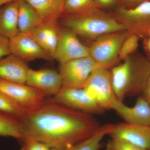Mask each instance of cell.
Wrapping results in <instances>:
<instances>
[{
    "mask_svg": "<svg viewBox=\"0 0 150 150\" xmlns=\"http://www.w3.org/2000/svg\"><path fill=\"white\" fill-rule=\"evenodd\" d=\"M20 121L22 126V139H34L51 148L62 149L87 139L100 127L90 113L50 98L27 110Z\"/></svg>",
    "mask_w": 150,
    "mask_h": 150,
    "instance_id": "1",
    "label": "cell"
},
{
    "mask_svg": "<svg viewBox=\"0 0 150 150\" xmlns=\"http://www.w3.org/2000/svg\"><path fill=\"white\" fill-rule=\"evenodd\" d=\"M62 24L77 35L96 38L112 33L128 30L117 19L108 14L95 10L74 15H63Z\"/></svg>",
    "mask_w": 150,
    "mask_h": 150,
    "instance_id": "2",
    "label": "cell"
},
{
    "mask_svg": "<svg viewBox=\"0 0 150 150\" xmlns=\"http://www.w3.org/2000/svg\"><path fill=\"white\" fill-rule=\"evenodd\" d=\"M110 73L115 96L123 101L126 97L144 91L150 74V64L137 62L130 56L112 67Z\"/></svg>",
    "mask_w": 150,
    "mask_h": 150,
    "instance_id": "3",
    "label": "cell"
},
{
    "mask_svg": "<svg viewBox=\"0 0 150 150\" xmlns=\"http://www.w3.org/2000/svg\"><path fill=\"white\" fill-rule=\"evenodd\" d=\"M130 33L128 30H123L98 38L89 47L90 56L103 68L114 67L119 60L123 41Z\"/></svg>",
    "mask_w": 150,
    "mask_h": 150,
    "instance_id": "4",
    "label": "cell"
},
{
    "mask_svg": "<svg viewBox=\"0 0 150 150\" xmlns=\"http://www.w3.org/2000/svg\"><path fill=\"white\" fill-rule=\"evenodd\" d=\"M89 96L103 110L112 109L118 100L112 87L111 73L108 69L93 70L83 88Z\"/></svg>",
    "mask_w": 150,
    "mask_h": 150,
    "instance_id": "5",
    "label": "cell"
},
{
    "mask_svg": "<svg viewBox=\"0 0 150 150\" xmlns=\"http://www.w3.org/2000/svg\"><path fill=\"white\" fill-rule=\"evenodd\" d=\"M103 68L90 56L60 64L63 86L83 88L92 72Z\"/></svg>",
    "mask_w": 150,
    "mask_h": 150,
    "instance_id": "6",
    "label": "cell"
},
{
    "mask_svg": "<svg viewBox=\"0 0 150 150\" xmlns=\"http://www.w3.org/2000/svg\"><path fill=\"white\" fill-rule=\"evenodd\" d=\"M116 18L128 31L138 35L149 34L150 30V1L140 3L133 8L121 6Z\"/></svg>",
    "mask_w": 150,
    "mask_h": 150,
    "instance_id": "7",
    "label": "cell"
},
{
    "mask_svg": "<svg viewBox=\"0 0 150 150\" xmlns=\"http://www.w3.org/2000/svg\"><path fill=\"white\" fill-rule=\"evenodd\" d=\"M0 92L6 95L27 110L42 103L46 96L42 91L26 84L13 82L1 78Z\"/></svg>",
    "mask_w": 150,
    "mask_h": 150,
    "instance_id": "8",
    "label": "cell"
},
{
    "mask_svg": "<svg viewBox=\"0 0 150 150\" xmlns=\"http://www.w3.org/2000/svg\"><path fill=\"white\" fill-rule=\"evenodd\" d=\"M89 56V48L81 43L74 33L67 28H60L54 60L61 64Z\"/></svg>",
    "mask_w": 150,
    "mask_h": 150,
    "instance_id": "9",
    "label": "cell"
},
{
    "mask_svg": "<svg viewBox=\"0 0 150 150\" xmlns=\"http://www.w3.org/2000/svg\"><path fill=\"white\" fill-rule=\"evenodd\" d=\"M51 100L68 107L89 113H100L104 110L92 99L83 88L62 86Z\"/></svg>",
    "mask_w": 150,
    "mask_h": 150,
    "instance_id": "10",
    "label": "cell"
},
{
    "mask_svg": "<svg viewBox=\"0 0 150 150\" xmlns=\"http://www.w3.org/2000/svg\"><path fill=\"white\" fill-rule=\"evenodd\" d=\"M111 139L126 141L146 150H150V126L130 123L112 124L109 134Z\"/></svg>",
    "mask_w": 150,
    "mask_h": 150,
    "instance_id": "11",
    "label": "cell"
},
{
    "mask_svg": "<svg viewBox=\"0 0 150 150\" xmlns=\"http://www.w3.org/2000/svg\"><path fill=\"white\" fill-rule=\"evenodd\" d=\"M10 47L11 54L25 62L38 59L54 60L32 38L25 33L19 32L10 38Z\"/></svg>",
    "mask_w": 150,
    "mask_h": 150,
    "instance_id": "12",
    "label": "cell"
},
{
    "mask_svg": "<svg viewBox=\"0 0 150 150\" xmlns=\"http://www.w3.org/2000/svg\"><path fill=\"white\" fill-rule=\"evenodd\" d=\"M25 84L39 90L47 96H54L63 86L62 77L59 72L50 69H28Z\"/></svg>",
    "mask_w": 150,
    "mask_h": 150,
    "instance_id": "13",
    "label": "cell"
},
{
    "mask_svg": "<svg viewBox=\"0 0 150 150\" xmlns=\"http://www.w3.org/2000/svg\"><path fill=\"white\" fill-rule=\"evenodd\" d=\"M115 110L126 123L150 126V106L144 97L138 98L134 106L129 107L119 100L112 105Z\"/></svg>",
    "mask_w": 150,
    "mask_h": 150,
    "instance_id": "14",
    "label": "cell"
},
{
    "mask_svg": "<svg viewBox=\"0 0 150 150\" xmlns=\"http://www.w3.org/2000/svg\"><path fill=\"white\" fill-rule=\"evenodd\" d=\"M57 21L43 23L25 33L32 38L54 60L60 29Z\"/></svg>",
    "mask_w": 150,
    "mask_h": 150,
    "instance_id": "15",
    "label": "cell"
},
{
    "mask_svg": "<svg viewBox=\"0 0 150 150\" xmlns=\"http://www.w3.org/2000/svg\"><path fill=\"white\" fill-rule=\"evenodd\" d=\"M29 69L26 62L12 54L0 59V78L5 80L25 84Z\"/></svg>",
    "mask_w": 150,
    "mask_h": 150,
    "instance_id": "16",
    "label": "cell"
},
{
    "mask_svg": "<svg viewBox=\"0 0 150 150\" xmlns=\"http://www.w3.org/2000/svg\"><path fill=\"white\" fill-rule=\"evenodd\" d=\"M18 15V0L0 8V34L10 38L19 33Z\"/></svg>",
    "mask_w": 150,
    "mask_h": 150,
    "instance_id": "17",
    "label": "cell"
},
{
    "mask_svg": "<svg viewBox=\"0 0 150 150\" xmlns=\"http://www.w3.org/2000/svg\"><path fill=\"white\" fill-rule=\"evenodd\" d=\"M32 6L43 23L57 21L63 15L64 0H25Z\"/></svg>",
    "mask_w": 150,
    "mask_h": 150,
    "instance_id": "18",
    "label": "cell"
},
{
    "mask_svg": "<svg viewBox=\"0 0 150 150\" xmlns=\"http://www.w3.org/2000/svg\"><path fill=\"white\" fill-rule=\"evenodd\" d=\"M19 31L26 33L42 23L35 10L25 0H18Z\"/></svg>",
    "mask_w": 150,
    "mask_h": 150,
    "instance_id": "19",
    "label": "cell"
},
{
    "mask_svg": "<svg viewBox=\"0 0 150 150\" xmlns=\"http://www.w3.org/2000/svg\"><path fill=\"white\" fill-rule=\"evenodd\" d=\"M112 126L111 124L100 126L98 130L90 137L63 150H99L101 147L102 140L105 136L110 134Z\"/></svg>",
    "mask_w": 150,
    "mask_h": 150,
    "instance_id": "20",
    "label": "cell"
},
{
    "mask_svg": "<svg viewBox=\"0 0 150 150\" xmlns=\"http://www.w3.org/2000/svg\"><path fill=\"white\" fill-rule=\"evenodd\" d=\"M0 136L21 140L23 129L20 120L0 111Z\"/></svg>",
    "mask_w": 150,
    "mask_h": 150,
    "instance_id": "21",
    "label": "cell"
},
{
    "mask_svg": "<svg viewBox=\"0 0 150 150\" xmlns=\"http://www.w3.org/2000/svg\"><path fill=\"white\" fill-rule=\"evenodd\" d=\"M97 9L94 0H65L63 15L81 14Z\"/></svg>",
    "mask_w": 150,
    "mask_h": 150,
    "instance_id": "22",
    "label": "cell"
},
{
    "mask_svg": "<svg viewBox=\"0 0 150 150\" xmlns=\"http://www.w3.org/2000/svg\"><path fill=\"white\" fill-rule=\"evenodd\" d=\"M0 111L20 120L27 110L6 95L0 92Z\"/></svg>",
    "mask_w": 150,
    "mask_h": 150,
    "instance_id": "23",
    "label": "cell"
},
{
    "mask_svg": "<svg viewBox=\"0 0 150 150\" xmlns=\"http://www.w3.org/2000/svg\"><path fill=\"white\" fill-rule=\"evenodd\" d=\"M139 35L131 33L125 39L119 53V60H124L137 50L139 46Z\"/></svg>",
    "mask_w": 150,
    "mask_h": 150,
    "instance_id": "24",
    "label": "cell"
},
{
    "mask_svg": "<svg viewBox=\"0 0 150 150\" xmlns=\"http://www.w3.org/2000/svg\"><path fill=\"white\" fill-rule=\"evenodd\" d=\"M106 150H146L118 139H111L106 145Z\"/></svg>",
    "mask_w": 150,
    "mask_h": 150,
    "instance_id": "25",
    "label": "cell"
},
{
    "mask_svg": "<svg viewBox=\"0 0 150 150\" xmlns=\"http://www.w3.org/2000/svg\"><path fill=\"white\" fill-rule=\"evenodd\" d=\"M21 141L22 142V146L18 150H50L51 149L48 145L34 139L24 138Z\"/></svg>",
    "mask_w": 150,
    "mask_h": 150,
    "instance_id": "26",
    "label": "cell"
},
{
    "mask_svg": "<svg viewBox=\"0 0 150 150\" xmlns=\"http://www.w3.org/2000/svg\"><path fill=\"white\" fill-rule=\"evenodd\" d=\"M10 54V38L0 34V59Z\"/></svg>",
    "mask_w": 150,
    "mask_h": 150,
    "instance_id": "27",
    "label": "cell"
},
{
    "mask_svg": "<svg viewBox=\"0 0 150 150\" xmlns=\"http://www.w3.org/2000/svg\"><path fill=\"white\" fill-rule=\"evenodd\" d=\"M120 0H94L98 8H109L115 5Z\"/></svg>",
    "mask_w": 150,
    "mask_h": 150,
    "instance_id": "28",
    "label": "cell"
},
{
    "mask_svg": "<svg viewBox=\"0 0 150 150\" xmlns=\"http://www.w3.org/2000/svg\"><path fill=\"white\" fill-rule=\"evenodd\" d=\"M144 91L145 93V98L149 103L150 106V74L148 78L147 81L146 83Z\"/></svg>",
    "mask_w": 150,
    "mask_h": 150,
    "instance_id": "29",
    "label": "cell"
},
{
    "mask_svg": "<svg viewBox=\"0 0 150 150\" xmlns=\"http://www.w3.org/2000/svg\"><path fill=\"white\" fill-rule=\"evenodd\" d=\"M148 0H121L122 4L125 6L123 7L126 8L128 6H133L137 4H140L144 1Z\"/></svg>",
    "mask_w": 150,
    "mask_h": 150,
    "instance_id": "30",
    "label": "cell"
},
{
    "mask_svg": "<svg viewBox=\"0 0 150 150\" xmlns=\"http://www.w3.org/2000/svg\"><path fill=\"white\" fill-rule=\"evenodd\" d=\"M16 1L17 0H0V8L7 3Z\"/></svg>",
    "mask_w": 150,
    "mask_h": 150,
    "instance_id": "31",
    "label": "cell"
},
{
    "mask_svg": "<svg viewBox=\"0 0 150 150\" xmlns=\"http://www.w3.org/2000/svg\"><path fill=\"white\" fill-rule=\"evenodd\" d=\"M147 45L148 48H149V50L150 51V38H149V40H148Z\"/></svg>",
    "mask_w": 150,
    "mask_h": 150,
    "instance_id": "32",
    "label": "cell"
},
{
    "mask_svg": "<svg viewBox=\"0 0 150 150\" xmlns=\"http://www.w3.org/2000/svg\"><path fill=\"white\" fill-rule=\"evenodd\" d=\"M62 149H57V148H51L50 150H63Z\"/></svg>",
    "mask_w": 150,
    "mask_h": 150,
    "instance_id": "33",
    "label": "cell"
},
{
    "mask_svg": "<svg viewBox=\"0 0 150 150\" xmlns=\"http://www.w3.org/2000/svg\"><path fill=\"white\" fill-rule=\"evenodd\" d=\"M149 35L150 36V30L149 32Z\"/></svg>",
    "mask_w": 150,
    "mask_h": 150,
    "instance_id": "34",
    "label": "cell"
},
{
    "mask_svg": "<svg viewBox=\"0 0 150 150\" xmlns=\"http://www.w3.org/2000/svg\"><path fill=\"white\" fill-rule=\"evenodd\" d=\"M148 1H150V0H148Z\"/></svg>",
    "mask_w": 150,
    "mask_h": 150,
    "instance_id": "35",
    "label": "cell"
},
{
    "mask_svg": "<svg viewBox=\"0 0 150 150\" xmlns=\"http://www.w3.org/2000/svg\"><path fill=\"white\" fill-rule=\"evenodd\" d=\"M64 1H65V0H64Z\"/></svg>",
    "mask_w": 150,
    "mask_h": 150,
    "instance_id": "36",
    "label": "cell"
}]
</instances>
